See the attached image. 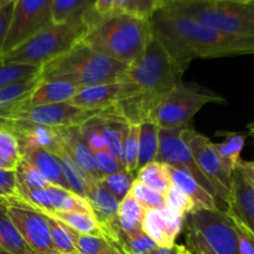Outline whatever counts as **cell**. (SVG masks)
Segmentation results:
<instances>
[{
    "instance_id": "cell-1",
    "label": "cell",
    "mask_w": 254,
    "mask_h": 254,
    "mask_svg": "<svg viewBox=\"0 0 254 254\" xmlns=\"http://www.w3.org/2000/svg\"><path fill=\"white\" fill-rule=\"evenodd\" d=\"M186 69L153 35L140 56L129 64L119 81L122 98L112 108V113L128 124L148 122L159 102L183 81Z\"/></svg>"
},
{
    "instance_id": "cell-2",
    "label": "cell",
    "mask_w": 254,
    "mask_h": 254,
    "mask_svg": "<svg viewBox=\"0 0 254 254\" xmlns=\"http://www.w3.org/2000/svg\"><path fill=\"white\" fill-rule=\"evenodd\" d=\"M149 22L154 36L186 68L193 60L243 56L254 52V37L223 34L165 9H159Z\"/></svg>"
},
{
    "instance_id": "cell-3",
    "label": "cell",
    "mask_w": 254,
    "mask_h": 254,
    "mask_svg": "<svg viewBox=\"0 0 254 254\" xmlns=\"http://www.w3.org/2000/svg\"><path fill=\"white\" fill-rule=\"evenodd\" d=\"M86 17L88 27L82 44L127 66L140 56L153 36L149 20L133 15L112 12L97 16L91 9Z\"/></svg>"
},
{
    "instance_id": "cell-4",
    "label": "cell",
    "mask_w": 254,
    "mask_h": 254,
    "mask_svg": "<svg viewBox=\"0 0 254 254\" xmlns=\"http://www.w3.org/2000/svg\"><path fill=\"white\" fill-rule=\"evenodd\" d=\"M128 66L77 42L57 59L42 64L40 79L61 81L81 87L113 83L123 78Z\"/></svg>"
},
{
    "instance_id": "cell-5",
    "label": "cell",
    "mask_w": 254,
    "mask_h": 254,
    "mask_svg": "<svg viewBox=\"0 0 254 254\" xmlns=\"http://www.w3.org/2000/svg\"><path fill=\"white\" fill-rule=\"evenodd\" d=\"M86 14L64 24L49 25L14 50L2 55L0 61L41 67L57 59L81 41L86 34L88 27Z\"/></svg>"
},
{
    "instance_id": "cell-6",
    "label": "cell",
    "mask_w": 254,
    "mask_h": 254,
    "mask_svg": "<svg viewBox=\"0 0 254 254\" xmlns=\"http://www.w3.org/2000/svg\"><path fill=\"white\" fill-rule=\"evenodd\" d=\"M161 9L223 34L254 37V4L226 0H185Z\"/></svg>"
},
{
    "instance_id": "cell-7",
    "label": "cell",
    "mask_w": 254,
    "mask_h": 254,
    "mask_svg": "<svg viewBox=\"0 0 254 254\" xmlns=\"http://www.w3.org/2000/svg\"><path fill=\"white\" fill-rule=\"evenodd\" d=\"M225 102L222 96L196 82L181 81L159 102L149 121L161 129L188 128L206 104Z\"/></svg>"
},
{
    "instance_id": "cell-8",
    "label": "cell",
    "mask_w": 254,
    "mask_h": 254,
    "mask_svg": "<svg viewBox=\"0 0 254 254\" xmlns=\"http://www.w3.org/2000/svg\"><path fill=\"white\" fill-rule=\"evenodd\" d=\"M188 228L197 233L216 254H238L233 221L221 208H196L189 215Z\"/></svg>"
},
{
    "instance_id": "cell-9",
    "label": "cell",
    "mask_w": 254,
    "mask_h": 254,
    "mask_svg": "<svg viewBox=\"0 0 254 254\" xmlns=\"http://www.w3.org/2000/svg\"><path fill=\"white\" fill-rule=\"evenodd\" d=\"M51 6L52 0H15L0 57L51 25Z\"/></svg>"
},
{
    "instance_id": "cell-10",
    "label": "cell",
    "mask_w": 254,
    "mask_h": 254,
    "mask_svg": "<svg viewBox=\"0 0 254 254\" xmlns=\"http://www.w3.org/2000/svg\"><path fill=\"white\" fill-rule=\"evenodd\" d=\"M181 136L192 153L201 173L215 189L217 200L227 205L232 185V174L228 173L221 159L218 158L212 146V141L207 136L191 129L190 127L181 130Z\"/></svg>"
},
{
    "instance_id": "cell-11",
    "label": "cell",
    "mask_w": 254,
    "mask_h": 254,
    "mask_svg": "<svg viewBox=\"0 0 254 254\" xmlns=\"http://www.w3.org/2000/svg\"><path fill=\"white\" fill-rule=\"evenodd\" d=\"M9 217L25 242L36 254H57L50 236L49 223L42 212L26 205L19 197L5 202Z\"/></svg>"
},
{
    "instance_id": "cell-12",
    "label": "cell",
    "mask_w": 254,
    "mask_h": 254,
    "mask_svg": "<svg viewBox=\"0 0 254 254\" xmlns=\"http://www.w3.org/2000/svg\"><path fill=\"white\" fill-rule=\"evenodd\" d=\"M183 129L184 128H160V131H159V150L155 161L189 174L217 201L215 189L212 188L210 181L206 179V176L201 173L195 159H193L192 153L181 136Z\"/></svg>"
},
{
    "instance_id": "cell-13",
    "label": "cell",
    "mask_w": 254,
    "mask_h": 254,
    "mask_svg": "<svg viewBox=\"0 0 254 254\" xmlns=\"http://www.w3.org/2000/svg\"><path fill=\"white\" fill-rule=\"evenodd\" d=\"M230 217L254 232V164L241 159L232 171L230 200L226 210Z\"/></svg>"
},
{
    "instance_id": "cell-14",
    "label": "cell",
    "mask_w": 254,
    "mask_h": 254,
    "mask_svg": "<svg viewBox=\"0 0 254 254\" xmlns=\"http://www.w3.org/2000/svg\"><path fill=\"white\" fill-rule=\"evenodd\" d=\"M101 112L78 108L69 102L47 104L21 109L14 116L12 121H24L54 129H67L79 127Z\"/></svg>"
},
{
    "instance_id": "cell-15",
    "label": "cell",
    "mask_w": 254,
    "mask_h": 254,
    "mask_svg": "<svg viewBox=\"0 0 254 254\" xmlns=\"http://www.w3.org/2000/svg\"><path fill=\"white\" fill-rule=\"evenodd\" d=\"M5 129L11 131L22 149H41L57 155L64 149L61 130L24 121H11Z\"/></svg>"
},
{
    "instance_id": "cell-16",
    "label": "cell",
    "mask_w": 254,
    "mask_h": 254,
    "mask_svg": "<svg viewBox=\"0 0 254 254\" xmlns=\"http://www.w3.org/2000/svg\"><path fill=\"white\" fill-rule=\"evenodd\" d=\"M185 220L166 207L161 210H145L141 230L158 247L170 248L175 245Z\"/></svg>"
},
{
    "instance_id": "cell-17",
    "label": "cell",
    "mask_w": 254,
    "mask_h": 254,
    "mask_svg": "<svg viewBox=\"0 0 254 254\" xmlns=\"http://www.w3.org/2000/svg\"><path fill=\"white\" fill-rule=\"evenodd\" d=\"M122 98V83L98 84V86L83 87L77 92L69 103L78 108L94 112L112 111Z\"/></svg>"
},
{
    "instance_id": "cell-18",
    "label": "cell",
    "mask_w": 254,
    "mask_h": 254,
    "mask_svg": "<svg viewBox=\"0 0 254 254\" xmlns=\"http://www.w3.org/2000/svg\"><path fill=\"white\" fill-rule=\"evenodd\" d=\"M62 143H64V150L67 151L72 160L76 165L83 171L84 175L91 184H97L101 180L98 171L94 164V154L87 145L86 140L82 136L79 127H72V128L61 129Z\"/></svg>"
},
{
    "instance_id": "cell-19",
    "label": "cell",
    "mask_w": 254,
    "mask_h": 254,
    "mask_svg": "<svg viewBox=\"0 0 254 254\" xmlns=\"http://www.w3.org/2000/svg\"><path fill=\"white\" fill-rule=\"evenodd\" d=\"M79 89H81V87L68 83V82L42 81V79H40L39 84L35 87L34 91L24 101L20 111L32 108V107L69 102L76 96Z\"/></svg>"
},
{
    "instance_id": "cell-20",
    "label": "cell",
    "mask_w": 254,
    "mask_h": 254,
    "mask_svg": "<svg viewBox=\"0 0 254 254\" xmlns=\"http://www.w3.org/2000/svg\"><path fill=\"white\" fill-rule=\"evenodd\" d=\"M40 77L16 82L0 89V129L5 128L20 111L25 99L39 84Z\"/></svg>"
},
{
    "instance_id": "cell-21",
    "label": "cell",
    "mask_w": 254,
    "mask_h": 254,
    "mask_svg": "<svg viewBox=\"0 0 254 254\" xmlns=\"http://www.w3.org/2000/svg\"><path fill=\"white\" fill-rule=\"evenodd\" d=\"M20 158L34 166L50 185L69 190L62 173L61 164L56 155L41 149H22L20 150Z\"/></svg>"
},
{
    "instance_id": "cell-22",
    "label": "cell",
    "mask_w": 254,
    "mask_h": 254,
    "mask_svg": "<svg viewBox=\"0 0 254 254\" xmlns=\"http://www.w3.org/2000/svg\"><path fill=\"white\" fill-rule=\"evenodd\" d=\"M170 170L171 184L176 189L185 193L193 202L196 208H220L217 201L211 193H208L195 179L191 178L189 174L169 166Z\"/></svg>"
},
{
    "instance_id": "cell-23",
    "label": "cell",
    "mask_w": 254,
    "mask_h": 254,
    "mask_svg": "<svg viewBox=\"0 0 254 254\" xmlns=\"http://www.w3.org/2000/svg\"><path fill=\"white\" fill-rule=\"evenodd\" d=\"M0 245L1 250L9 254H36L9 217L4 201H0Z\"/></svg>"
},
{
    "instance_id": "cell-24",
    "label": "cell",
    "mask_w": 254,
    "mask_h": 254,
    "mask_svg": "<svg viewBox=\"0 0 254 254\" xmlns=\"http://www.w3.org/2000/svg\"><path fill=\"white\" fill-rule=\"evenodd\" d=\"M144 212H145V208L138 202L133 193L129 191L126 197L119 202L118 213H117L119 237L140 231Z\"/></svg>"
},
{
    "instance_id": "cell-25",
    "label": "cell",
    "mask_w": 254,
    "mask_h": 254,
    "mask_svg": "<svg viewBox=\"0 0 254 254\" xmlns=\"http://www.w3.org/2000/svg\"><path fill=\"white\" fill-rule=\"evenodd\" d=\"M45 190L49 193L50 201L54 207V212H78L93 216L92 207L88 200L69 190L59 188L55 185H47Z\"/></svg>"
},
{
    "instance_id": "cell-26",
    "label": "cell",
    "mask_w": 254,
    "mask_h": 254,
    "mask_svg": "<svg viewBox=\"0 0 254 254\" xmlns=\"http://www.w3.org/2000/svg\"><path fill=\"white\" fill-rule=\"evenodd\" d=\"M138 170L155 161L159 150V131L160 128L153 122L138 124ZM136 170V171H138Z\"/></svg>"
},
{
    "instance_id": "cell-27",
    "label": "cell",
    "mask_w": 254,
    "mask_h": 254,
    "mask_svg": "<svg viewBox=\"0 0 254 254\" xmlns=\"http://www.w3.org/2000/svg\"><path fill=\"white\" fill-rule=\"evenodd\" d=\"M47 215L59 220L74 232L81 233V235L97 236V237H103L107 240L103 228L94 218V216L78 212H52Z\"/></svg>"
},
{
    "instance_id": "cell-28",
    "label": "cell",
    "mask_w": 254,
    "mask_h": 254,
    "mask_svg": "<svg viewBox=\"0 0 254 254\" xmlns=\"http://www.w3.org/2000/svg\"><path fill=\"white\" fill-rule=\"evenodd\" d=\"M135 179L164 196L173 186L169 166L158 161H153L144 168L139 169L136 171Z\"/></svg>"
},
{
    "instance_id": "cell-29",
    "label": "cell",
    "mask_w": 254,
    "mask_h": 254,
    "mask_svg": "<svg viewBox=\"0 0 254 254\" xmlns=\"http://www.w3.org/2000/svg\"><path fill=\"white\" fill-rule=\"evenodd\" d=\"M56 156L59 158L60 164H61L62 173H64V179H66L69 191L76 193V195L81 196V197L87 198L89 188L93 184L89 183V180L84 175L83 171L76 165V163L72 160L71 156L67 154V151L64 149L61 153L57 154Z\"/></svg>"
},
{
    "instance_id": "cell-30",
    "label": "cell",
    "mask_w": 254,
    "mask_h": 254,
    "mask_svg": "<svg viewBox=\"0 0 254 254\" xmlns=\"http://www.w3.org/2000/svg\"><path fill=\"white\" fill-rule=\"evenodd\" d=\"M225 140L221 143H212V146L228 173L232 174L235 166L241 160V153L246 144V135L240 133H225Z\"/></svg>"
},
{
    "instance_id": "cell-31",
    "label": "cell",
    "mask_w": 254,
    "mask_h": 254,
    "mask_svg": "<svg viewBox=\"0 0 254 254\" xmlns=\"http://www.w3.org/2000/svg\"><path fill=\"white\" fill-rule=\"evenodd\" d=\"M94 0H52V24H64L81 17L93 6Z\"/></svg>"
},
{
    "instance_id": "cell-32",
    "label": "cell",
    "mask_w": 254,
    "mask_h": 254,
    "mask_svg": "<svg viewBox=\"0 0 254 254\" xmlns=\"http://www.w3.org/2000/svg\"><path fill=\"white\" fill-rule=\"evenodd\" d=\"M138 124H128L119 156L124 170L131 174H135L138 170Z\"/></svg>"
},
{
    "instance_id": "cell-33",
    "label": "cell",
    "mask_w": 254,
    "mask_h": 254,
    "mask_svg": "<svg viewBox=\"0 0 254 254\" xmlns=\"http://www.w3.org/2000/svg\"><path fill=\"white\" fill-rule=\"evenodd\" d=\"M40 66L24 64H7L0 61V89L16 82L34 78L40 74Z\"/></svg>"
},
{
    "instance_id": "cell-34",
    "label": "cell",
    "mask_w": 254,
    "mask_h": 254,
    "mask_svg": "<svg viewBox=\"0 0 254 254\" xmlns=\"http://www.w3.org/2000/svg\"><path fill=\"white\" fill-rule=\"evenodd\" d=\"M161 5L159 0H114L113 12L129 14L149 20Z\"/></svg>"
},
{
    "instance_id": "cell-35",
    "label": "cell",
    "mask_w": 254,
    "mask_h": 254,
    "mask_svg": "<svg viewBox=\"0 0 254 254\" xmlns=\"http://www.w3.org/2000/svg\"><path fill=\"white\" fill-rule=\"evenodd\" d=\"M44 215L49 223L50 236H51L55 251L57 253H77L69 228L52 216L47 215V213H44Z\"/></svg>"
},
{
    "instance_id": "cell-36",
    "label": "cell",
    "mask_w": 254,
    "mask_h": 254,
    "mask_svg": "<svg viewBox=\"0 0 254 254\" xmlns=\"http://www.w3.org/2000/svg\"><path fill=\"white\" fill-rule=\"evenodd\" d=\"M134 180H135L134 174L122 170L111 175L102 176L98 184L121 202L126 197L127 193L130 191Z\"/></svg>"
},
{
    "instance_id": "cell-37",
    "label": "cell",
    "mask_w": 254,
    "mask_h": 254,
    "mask_svg": "<svg viewBox=\"0 0 254 254\" xmlns=\"http://www.w3.org/2000/svg\"><path fill=\"white\" fill-rule=\"evenodd\" d=\"M119 246L128 254H150L158 246L144 233L143 230L119 237Z\"/></svg>"
},
{
    "instance_id": "cell-38",
    "label": "cell",
    "mask_w": 254,
    "mask_h": 254,
    "mask_svg": "<svg viewBox=\"0 0 254 254\" xmlns=\"http://www.w3.org/2000/svg\"><path fill=\"white\" fill-rule=\"evenodd\" d=\"M69 231H71L72 238H73L76 252L78 254H103L112 246V242L103 237L81 235V233L72 231L71 228Z\"/></svg>"
},
{
    "instance_id": "cell-39",
    "label": "cell",
    "mask_w": 254,
    "mask_h": 254,
    "mask_svg": "<svg viewBox=\"0 0 254 254\" xmlns=\"http://www.w3.org/2000/svg\"><path fill=\"white\" fill-rule=\"evenodd\" d=\"M130 192L145 210H161L165 206V196L148 188L139 180H134Z\"/></svg>"
},
{
    "instance_id": "cell-40",
    "label": "cell",
    "mask_w": 254,
    "mask_h": 254,
    "mask_svg": "<svg viewBox=\"0 0 254 254\" xmlns=\"http://www.w3.org/2000/svg\"><path fill=\"white\" fill-rule=\"evenodd\" d=\"M79 130L92 153L96 154L99 151H106V144H104L101 127H99V113L79 126Z\"/></svg>"
},
{
    "instance_id": "cell-41",
    "label": "cell",
    "mask_w": 254,
    "mask_h": 254,
    "mask_svg": "<svg viewBox=\"0 0 254 254\" xmlns=\"http://www.w3.org/2000/svg\"><path fill=\"white\" fill-rule=\"evenodd\" d=\"M15 173H16V185L31 189H46V186L49 185V183L40 175L39 171L22 159H20Z\"/></svg>"
},
{
    "instance_id": "cell-42",
    "label": "cell",
    "mask_w": 254,
    "mask_h": 254,
    "mask_svg": "<svg viewBox=\"0 0 254 254\" xmlns=\"http://www.w3.org/2000/svg\"><path fill=\"white\" fill-rule=\"evenodd\" d=\"M164 207L184 218L188 217L195 210V205H193L192 201L175 186H171L170 190L166 192Z\"/></svg>"
},
{
    "instance_id": "cell-43",
    "label": "cell",
    "mask_w": 254,
    "mask_h": 254,
    "mask_svg": "<svg viewBox=\"0 0 254 254\" xmlns=\"http://www.w3.org/2000/svg\"><path fill=\"white\" fill-rule=\"evenodd\" d=\"M232 221L237 236L238 254H254V232L235 218H232Z\"/></svg>"
},
{
    "instance_id": "cell-44",
    "label": "cell",
    "mask_w": 254,
    "mask_h": 254,
    "mask_svg": "<svg viewBox=\"0 0 254 254\" xmlns=\"http://www.w3.org/2000/svg\"><path fill=\"white\" fill-rule=\"evenodd\" d=\"M94 164L101 178L124 170L121 160L112 158L107 151H99L94 154Z\"/></svg>"
},
{
    "instance_id": "cell-45",
    "label": "cell",
    "mask_w": 254,
    "mask_h": 254,
    "mask_svg": "<svg viewBox=\"0 0 254 254\" xmlns=\"http://www.w3.org/2000/svg\"><path fill=\"white\" fill-rule=\"evenodd\" d=\"M0 148L4 149L5 151H7L11 155L20 158L19 143H17L14 134L5 128L0 129Z\"/></svg>"
},
{
    "instance_id": "cell-46",
    "label": "cell",
    "mask_w": 254,
    "mask_h": 254,
    "mask_svg": "<svg viewBox=\"0 0 254 254\" xmlns=\"http://www.w3.org/2000/svg\"><path fill=\"white\" fill-rule=\"evenodd\" d=\"M188 246L190 247L189 250L193 254H216L203 242L202 238L190 228H188Z\"/></svg>"
},
{
    "instance_id": "cell-47",
    "label": "cell",
    "mask_w": 254,
    "mask_h": 254,
    "mask_svg": "<svg viewBox=\"0 0 254 254\" xmlns=\"http://www.w3.org/2000/svg\"><path fill=\"white\" fill-rule=\"evenodd\" d=\"M12 6H14V4L0 7V55H1L2 45H4L5 37H6L7 29H9L10 19H11L12 14Z\"/></svg>"
},
{
    "instance_id": "cell-48",
    "label": "cell",
    "mask_w": 254,
    "mask_h": 254,
    "mask_svg": "<svg viewBox=\"0 0 254 254\" xmlns=\"http://www.w3.org/2000/svg\"><path fill=\"white\" fill-rule=\"evenodd\" d=\"M0 188L6 190L7 192L16 195V173L15 170L0 169Z\"/></svg>"
},
{
    "instance_id": "cell-49",
    "label": "cell",
    "mask_w": 254,
    "mask_h": 254,
    "mask_svg": "<svg viewBox=\"0 0 254 254\" xmlns=\"http://www.w3.org/2000/svg\"><path fill=\"white\" fill-rule=\"evenodd\" d=\"M113 6L114 0H94L92 10L97 16H106L113 12Z\"/></svg>"
},
{
    "instance_id": "cell-50",
    "label": "cell",
    "mask_w": 254,
    "mask_h": 254,
    "mask_svg": "<svg viewBox=\"0 0 254 254\" xmlns=\"http://www.w3.org/2000/svg\"><path fill=\"white\" fill-rule=\"evenodd\" d=\"M20 159L16 156L11 155L7 151H5L4 149L0 148V169H6V170H15L19 164Z\"/></svg>"
},
{
    "instance_id": "cell-51",
    "label": "cell",
    "mask_w": 254,
    "mask_h": 254,
    "mask_svg": "<svg viewBox=\"0 0 254 254\" xmlns=\"http://www.w3.org/2000/svg\"><path fill=\"white\" fill-rule=\"evenodd\" d=\"M186 247L185 246H178L174 245L170 248H163V247H156L150 254H185Z\"/></svg>"
},
{
    "instance_id": "cell-52",
    "label": "cell",
    "mask_w": 254,
    "mask_h": 254,
    "mask_svg": "<svg viewBox=\"0 0 254 254\" xmlns=\"http://www.w3.org/2000/svg\"><path fill=\"white\" fill-rule=\"evenodd\" d=\"M17 196L12 195V193L7 192L6 190H4V189L0 188V201H4V202H7V201H11L14 200V198H16Z\"/></svg>"
},
{
    "instance_id": "cell-53",
    "label": "cell",
    "mask_w": 254,
    "mask_h": 254,
    "mask_svg": "<svg viewBox=\"0 0 254 254\" xmlns=\"http://www.w3.org/2000/svg\"><path fill=\"white\" fill-rule=\"evenodd\" d=\"M159 1H160L161 7H166V6H170V5L178 4V2L185 1V0H159Z\"/></svg>"
},
{
    "instance_id": "cell-54",
    "label": "cell",
    "mask_w": 254,
    "mask_h": 254,
    "mask_svg": "<svg viewBox=\"0 0 254 254\" xmlns=\"http://www.w3.org/2000/svg\"><path fill=\"white\" fill-rule=\"evenodd\" d=\"M15 0H0V7L2 6H6V5L10 4H14Z\"/></svg>"
},
{
    "instance_id": "cell-55",
    "label": "cell",
    "mask_w": 254,
    "mask_h": 254,
    "mask_svg": "<svg viewBox=\"0 0 254 254\" xmlns=\"http://www.w3.org/2000/svg\"><path fill=\"white\" fill-rule=\"evenodd\" d=\"M226 1H236L242 2V4H254V0H226Z\"/></svg>"
},
{
    "instance_id": "cell-56",
    "label": "cell",
    "mask_w": 254,
    "mask_h": 254,
    "mask_svg": "<svg viewBox=\"0 0 254 254\" xmlns=\"http://www.w3.org/2000/svg\"><path fill=\"white\" fill-rule=\"evenodd\" d=\"M185 254H193V253H192V252H191V251H190V250H189V248H188V247H186Z\"/></svg>"
},
{
    "instance_id": "cell-57",
    "label": "cell",
    "mask_w": 254,
    "mask_h": 254,
    "mask_svg": "<svg viewBox=\"0 0 254 254\" xmlns=\"http://www.w3.org/2000/svg\"><path fill=\"white\" fill-rule=\"evenodd\" d=\"M0 254H9V253H6V252H5V251L0 250Z\"/></svg>"
},
{
    "instance_id": "cell-58",
    "label": "cell",
    "mask_w": 254,
    "mask_h": 254,
    "mask_svg": "<svg viewBox=\"0 0 254 254\" xmlns=\"http://www.w3.org/2000/svg\"><path fill=\"white\" fill-rule=\"evenodd\" d=\"M57 254H78V253H57Z\"/></svg>"
},
{
    "instance_id": "cell-59",
    "label": "cell",
    "mask_w": 254,
    "mask_h": 254,
    "mask_svg": "<svg viewBox=\"0 0 254 254\" xmlns=\"http://www.w3.org/2000/svg\"><path fill=\"white\" fill-rule=\"evenodd\" d=\"M0 250H1V245H0Z\"/></svg>"
},
{
    "instance_id": "cell-60",
    "label": "cell",
    "mask_w": 254,
    "mask_h": 254,
    "mask_svg": "<svg viewBox=\"0 0 254 254\" xmlns=\"http://www.w3.org/2000/svg\"><path fill=\"white\" fill-rule=\"evenodd\" d=\"M127 254H128V253H127Z\"/></svg>"
}]
</instances>
